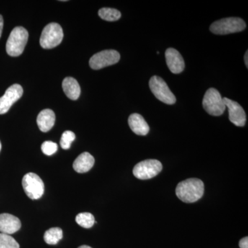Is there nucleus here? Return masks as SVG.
<instances>
[{
	"label": "nucleus",
	"mask_w": 248,
	"mask_h": 248,
	"mask_svg": "<svg viewBox=\"0 0 248 248\" xmlns=\"http://www.w3.org/2000/svg\"><path fill=\"white\" fill-rule=\"evenodd\" d=\"M3 26H4V19L2 16L0 15V37H1V32H2Z\"/></svg>",
	"instance_id": "393cba45"
},
{
	"label": "nucleus",
	"mask_w": 248,
	"mask_h": 248,
	"mask_svg": "<svg viewBox=\"0 0 248 248\" xmlns=\"http://www.w3.org/2000/svg\"><path fill=\"white\" fill-rule=\"evenodd\" d=\"M99 16L104 20L108 22H115L120 19L122 14L118 10L110 8H102L99 10Z\"/></svg>",
	"instance_id": "6ab92c4d"
},
{
	"label": "nucleus",
	"mask_w": 248,
	"mask_h": 248,
	"mask_svg": "<svg viewBox=\"0 0 248 248\" xmlns=\"http://www.w3.org/2000/svg\"><path fill=\"white\" fill-rule=\"evenodd\" d=\"M94 157L90 153L84 152L75 160L73 167L77 172L85 173L89 172L94 166Z\"/></svg>",
	"instance_id": "2eb2a0df"
},
{
	"label": "nucleus",
	"mask_w": 248,
	"mask_h": 248,
	"mask_svg": "<svg viewBox=\"0 0 248 248\" xmlns=\"http://www.w3.org/2000/svg\"><path fill=\"white\" fill-rule=\"evenodd\" d=\"M246 28V22L241 18L228 17L213 23L210 30L216 35H227L241 32Z\"/></svg>",
	"instance_id": "7ed1b4c3"
},
{
	"label": "nucleus",
	"mask_w": 248,
	"mask_h": 248,
	"mask_svg": "<svg viewBox=\"0 0 248 248\" xmlns=\"http://www.w3.org/2000/svg\"><path fill=\"white\" fill-rule=\"evenodd\" d=\"M248 52L246 51V54H245L244 60L245 63H246V67L248 66Z\"/></svg>",
	"instance_id": "a878e982"
},
{
	"label": "nucleus",
	"mask_w": 248,
	"mask_h": 248,
	"mask_svg": "<svg viewBox=\"0 0 248 248\" xmlns=\"http://www.w3.org/2000/svg\"><path fill=\"white\" fill-rule=\"evenodd\" d=\"M203 182L195 178L183 181L176 187L178 198L185 203H195L203 197Z\"/></svg>",
	"instance_id": "f257e3e1"
},
{
	"label": "nucleus",
	"mask_w": 248,
	"mask_h": 248,
	"mask_svg": "<svg viewBox=\"0 0 248 248\" xmlns=\"http://www.w3.org/2000/svg\"><path fill=\"white\" fill-rule=\"evenodd\" d=\"M240 248H248V237L243 238L242 239L240 240L239 241Z\"/></svg>",
	"instance_id": "b1692460"
},
{
	"label": "nucleus",
	"mask_w": 248,
	"mask_h": 248,
	"mask_svg": "<svg viewBox=\"0 0 248 248\" xmlns=\"http://www.w3.org/2000/svg\"><path fill=\"white\" fill-rule=\"evenodd\" d=\"M203 107L209 115L220 116L226 110L221 94L217 89L211 88L205 93L203 99Z\"/></svg>",
	"instance_id": "39448f33"
},
{
	"label": "nucleus",
	"mask_w": 248,
	"mask_h": 248,
	"mask_svg": "<svg viewBox=\"0 0 248 248\" xmlns=\"http://www.w3.org/2000/svg\"><path fill=\"white\" fill-rule=\"evenodd\" d=\"M55 122V115L50 109L41 111L37 116V123L41 131L46 133L53 128Z\"/></svg>",
	"instance_id": "dca6fc26"
},
{
	"label": "nucleus",
	"mask_w": 248,
	"mask_h": 248,
	"mask_svg": "<svg viewBox=\"0 0 248 248\" xmlns=\"http://www.w3.org/2000/svg\"><path fill=\"white\" fill-rule=\"evenodd\" d=\"M223 103L228 108L229 120L236 126H244L246 122V114L239 103L230 99L229 98H223Z\"/></svg>",
	"instance_id": "9b49d317"
},
{
	"label": "nucleus",
	"mask_w": 248,
	"mask_h": 248,
	"mask_svg": "<svg viewBox=\"0 0 248 248\" xmlns=\"http://www.w3.org/2000/svg\"><path fill=\"white\" fill-rule=\"evenodd\" d=\"M62 28L57 23H50L46 26L41 35L40 44L45 49H50L58 46L63 40Z\"/></svg>",
	"instance_id": "20e7f679"
},
{
	"label": "nucleus",
	"mask_w": 248,
	"mask_h": 248,
	"mask_svg": "<svg viewBox=\"0 0 248 248\" xmlns=\"http://www.w3.org/2000/svg\"><path fill=\"white\" fill-rule=\"evenodd\" d=\"M128 124L133 133L145 136L149 133L150 127L146 120L140 114L133 113L128 118Z\"/></svg>",
	"instance_id": "4468645a"
},
{
	"label": "nucleus",
	"mask_w": 248,
	"mask_h": 248,
	"mask_svg": "<svg viewBox=\"0 0 248 248\" xmlns=\"http://www.w3.org/2000/svg\"><path fill=\"white\" fill-rule=\"evenodd\" d=\"M29 39V32L24 27H16L11 31L6 42V49L8 55L17 57L22 55Z\"/></svg>",
	"instance_id": "f03ea898"
},
{
	"label": "nucleus",
	"mask_w": 248,
	"mask_h": 248,
	"mask_svg": "<svg viewBox=\"0 0 248 248\" xmlns=\"http://www.w3.org/2000/svg\"><path fill=\"white\" fill-rule=\"evenodd\" d=\"M22 226L20 220L17 217L10 214L0 215V232L6 234H12L19 231Z\"/></svg>",
	"instance_id": "ddd939ff"
},
{
	"label": "nucleus",
	"mask_w": 248,
	"mask_h": 248,
	"mask_svg": "<svg viewBox=\"0 0 248 248\" xmlns=\"http://www.w3.org/2000/svg\"><path fill=\"white\" fill-rule=\"evenodd\" d=\"M165 56L167 66L172 73L179 74L184 71L185 68V62L182 55L178 50L173 48H168L165 53Z\"/></svg>",
	"instance_id": "f8f14e48"
},
{
	"label": "nucleus",
	"mask_w": 248,
	"mask_h": 248,
	"mask_svg": "<svg viewBox=\"0 0 248 248\" xmlns=\"http://www.w3.org/2000/svg\"><path fill=\"white\" fill-rule=\"evenodd\" d=\"M149 86L155 97L161 102L169 105L175 104V96L162 78L156 76L152 77L150 79Z\"/></svg>",
	"instance_id": "423d86ee"
},
{
	"label": "nucleus",
	"mask_w": 248,
	"mask_h": 248,
	"mask_svg": "<svg viewBox=\"0 0 248 248\" xmlns=\"http://www.w3.org/2000/svg\"><path fill=\"white\" fill-rule=\"evenodd\" d=\"M23 89L19 84H14L6 90L4 95L0 97V115L6 113L13 104L20 99Z\"/></svg>",
	"instance_id": "9d476101"
},
{
	"label": "nucleus",
	"mask_w": 248,
	"mask_h": 248,
	"mask_svg": "<svg viewBox=\"0 0 248 248\" xmlns=\"http://www.w3.org/2000/svg\"><path fill=\"white\" fill-rule=\"evenodd\" d=\"M1 141H0V151H1Z\"/></svg>",
	"instance_id": "cd10ccee"
},
{
	"label": "nucleus",
	"mask_w": 248,
	"mask_h": 248,
	"mask_svg": "<svg viewBox=\"0 0 248 248\" xmlns=\"http://www.w3.org/2000/svg\"><path fill=\"white\" fill-rule=\"evenodd\" d=\"M0 248H19V245L12 236L0 233Z\"/></svg>",
	"instance_id": "412c9836"
},
{
	"label": "nucleus",
	"mask_w": 248,
	"mask_h": 248,
	"mask_svg": "<svg viewBox=\"0 0 248 248\" xmlns=\"http://www.w3.org/2000/svg\"><path fill=\"white\" fill-rule=\"evenodd\" d=\"M120 60V55L117 50H106L94 54L90 59L89 64L93 70H99L115 64Z\"/></svg>",
	"instance_id": "1a4fd4ad"
},
{
	"label": "nucleus",
	"mask_w": 248,
	"mask_h": 248,
	"mask_svg": "<svg viewBox=\"0 0 248 248\" xmlns=\"http://www.w3.org/2000/svg\"><path fill=\"white\" fill-rule=\"evenodd\" d=\"M22 186L28 197L31 200H39L45 193V184L35 173L29 172L24 175Z\"/></svg>",
	"instance_id": "0eeeda50"
},
{
	"label": "nucleus",
	"mask_w": 248,
	"mask_h": 248,
	"mask_svg": "<svg viewBox=\"0 0 248 248\" xmlns=\"http://www.w3.org/2000/svg\"><path fill=\"white\" fill-rule=\"evenodd\" d=\"M78 248H92L90 247V246H80V247H79Z\"/></svg>",
	"instance_id": "bb28decb"
},
{
	"label": "nucleus",
	"mask_w": 248,
	"mask_h": 248,
	"mask_svg": "<svg viewBox=\"0 0 248 248\" xmlns=\"http://www.w3.org/2000/svg\"><path fill=\"white\" fill-rule=\"evenodd\" d=\"M76 221L78 225L83 228L89 229L92 228L95 223L94 217L92 214L89 213H82L77 215Z\"/></svg>",
	"instance_id": "aec40b11"
},
{
	"label": "nucleus",
	"mask_w": 248,
	"mask_h": 248,
	"mask_svg": "<svg viewBox=\"0 0 248 248\" xmlns=\"http://www.w3.org/2000/svg\"><path fill=\"white\" fill-rule=\"evenodd\" d=\"M76 140V135L73 132L66 130L62 134L60 145L63 149L68 150L71 148V143Z\"/></svg>",
	"instance_id": "4be33fe9"
},
{
	"label": "nucleus",
	"mask_w": 248,
	"mask_h": 248,
	"mask_svg": "<svg viewBox=\"0 0 248 248\" xmlns=\"http://www.w3.org/2000/svg\"><path fill=\"white\" fill-rule=\"evenodd\" d=\"M42 151L43 152L44 154L50 156L56 153L58 151V144L56 143H54L53 141H46L44 142L42 145Z\"/></svg>",
	"instance_id": "5701e85b"
},
{
	"label": "nucleus",
	"mask_w": 248,
	"mask_h": 248,
	"mask_svg": "<svg viewBox=\"0 0 248 248\" xmlns=\"http://www.w3.org/2000/svg\"><path fill=\"white\" fill-rule=\"evenodd\" d=\"M63 238V231L60 228H52L46 232L44 239L48 245H56Z\"/></svg>",
	"instance_id": "a211bd4d"
},
{
	"label": "nucleus",
	"mask_w": 248,
	"mask_h": 248,
	"mask_svg": "<svg viewBox=\"0 0 248 248\" xmlns=\"http://www.w3.org/2000/svg\"><path fill=\"white\" fill-rule=\"evenodd\" d=\"M161 163L156 159H147L138 163L134 167L133 174L141 180H147L156 177L162 170Z\"/></svg>",
	"instance_id": "6e6552de"
},
{
	"label": "nucleus",
	"mask_w": 248,
	"mask_h": 248,
	"mask_svg": "<svg viewBox=\"0 0 248 248\" xmlns=\"http://www.w3.org/2000/svg\"><path fill=\"white\" fill-rule=\"evenodd\" d=\"M62 88L67 97L72 100H77L80 96L81 89L78 81L73 78H66L62 82Z\"/></svg>",
	"instance_id": "f3484780"
}]
</instances>
